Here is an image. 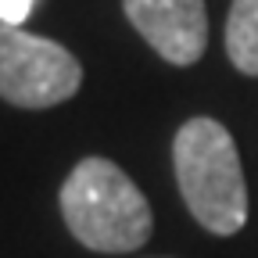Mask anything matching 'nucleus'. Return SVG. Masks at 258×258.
<instances>
[{
  "mask_svg": "<svg viewBox=\"0 0 258 258\" xmlns=\"http://www.w3.org/2000/svg\"><path fill=\"white\" fill-rule=\"evenodd\" d=\"M83 86V64L69 47L0 25V97L15 108H54Z\"/></svg>",
  "mask_w": 258,
  "mask_h": 258,
  "instance_id": "nucleus-3",
  "label": "nucleus"
},
{
  "mask_svg": "<svg viewBox=\"0 0 258 258\" xmlns=\"http://www.w3.org/2000/svg\"><path fill=\"white\" fill-rule=\"evenodd\" d=\"M61 215L69 233L101 254H125L151 240L154 215L140 194L115 161L83 158L61 186Z\"/></svg>",
  "mask_w": 258,
  "mask_h": 258,
  "instance_id": "nucleus-1",
  "label": "nucleus"
},
{
  "mask_svg": "<svg viewBox=\"0 0 258 258\" xmlns=\"http://www.w3.org/2000/svg\"><path fill=\"white\" fill-rule=\"evenodd\" d=\"M179 194L208 233L233 237L247 222V186L233 137L215 118H190L172 140Z\"/></svg>",
  "mask_w": 258,
  "mask_h": 258,
  "instance_id": "nucleus-2",
  "label": "nucleus"
},
{
  "mask_svg": "<svg viewBox=\"0 0 258 258\" xmlns=\"http://www.w3.org/2000/svg\"><path fill=\"white\" fill-rule=\"evenodd\" d=\"M32 8H36V0H0V25H18L32 15Z\"/></svg>",
  "mask_w": 258,
  "mask_h": 258,
  "instance_id": "nucleus-6",
  "label": "nucleus"
},
{
  "mask_svg": "<svg viewBox=\"0 0 258 258\" xmlns=\"http://www.w3.org/2000/svg\"><path fill=\"white\" fill-rule=\"evenodd\" d=\"M133 29L169 64H194L208 43L205 0H122Z\"/></svg>",
  "mask_w": 258,
  "mask_h": 258,
  "instance_id": "nucleus-4",
  "label": "nucleus"
},
{
  "mask_svg": "<svg viewBox=\"0 0 258 258\" xmlns=\"http://www.w3.org/2000/svg\"><path fill=\"white\" fill-rule=\"evenodd\" d=\"M226 54L237 72L258 76V0H233L226 18Z\"/></svg>",
  "mask_w": 258,
  "mask_h": 258,
  "instance_id": "nucleus-5",
  "label": "nucleus"
}]
</instances>
